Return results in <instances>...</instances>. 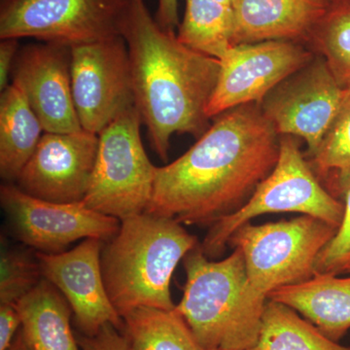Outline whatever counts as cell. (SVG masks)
<instances>
[{
    "label": "cell",
    "mask_w": 350,
    "mask_h": 350,
    "mask_svg": "<svg viewBox=\"0 0 350 350\" xmlns=\"http://www.w3.org/2000/svg\"><path fill=\"white\" fill-rule=\"evenodd\" d=\"M280 148V135L259 103L227 110L186 153L157 167L145 213L211 227L250 199L275 169Z\"/></svg>",
    "instance_id": "cell-1"
},
{
    "label": "cell",
    "mask_w": 350,
    "mask_h": 350,
    "mask_svg": "<svg viewBox=\"0 0 350 350\" xmlns=\"http://www.w3.org/2000/svg\"><path fill=\"white\" fill-rule=\"evenodd\" d=\"M122 36L130 57L135 107L159 158H169L174 133L200 138L221 63L180 42L152 17L145 0H129Z\"/></svg>",
    "instance_id": "cell-2"
},
{
    "label": "cell",
    "mask_w": 350,
    "mask_h": 350,
    "mask_svg": "<svg viewBox=\"0 0 350 350\" xmlns=\"http://www.w3.org/2000/svg\"><path fill=\"white\" fill-rule=\"evenodd\" d=\"M337 232L320 219L301 215L262 225L250 222L232 234L228 246L243 252L246 273L237 310L234 350H252L269 294L310 280L320 252Z\"/></svg>",
    "instance_id": "cell-3"
},
{
    "label": "cell",
    "mask_w": 350,
    "mask_h": 350,
    "mask_svg": "<svg viewBox=\"0 0 350 350\" xmlns=\"http://www.w3.org/2000/svg\"><path fill=\"white\" fill-rule=\"evenodd\" d=\"M183 225L144 213L121 220L103 243L100 262L108 297L120 317L139 306L172 310L170 280L177 265L199 245Z\"/></svg>",
    "instance_id": "cell-4"
},
{
    "label": "cell",
    "mask_w": 350,
    "mask_h": 350,
    "mask_svg": "<svg viewBox=\"0 0 350 350\" xmlns=\"http://www.w3.org/2000/svg\"><path fill=\"white\" fill-rule=\"evenodd\" d=\"M344 211V202L333 197L317 179L301 150L299 138L282 135L275 169L239 211L209 227L200 247L209 259L221 256L239 228L264 214L301 213L338 230Z\"/></svg>",
    "instance_id": "cell-5"
},
{
    "label": "cell",
    "mask_w": 350,
    "mask_h": 350,
    "mask_svg": "<svg viewBox=\"0 0 350 350\" xmlns=\"http://www.w3.org/2000/svg\"><path fill=\"white\" fill-rule=\"evenodd\" d=\"M142 124L133 107L98 135L93 175L82 202L92 211L121 221L148 208L157 167L142 144Z\"/></svg>",
    "instance_id": "cell-6"
},
{
    "label": "cell",
    "mask_w": 350,
    "mask_h": 350,
    "mask_svg": "<svg viewBox=\"0 0 350 350\" xmlns=\"http://www.w3.org/2000/svg\"><path fill=\"white\" fill-rule=\"evenodd\" d=\"M186 280L176 310L204 350H234L237 310L245 282V262L239 248L221 261L204 254L200 244L183 259Z\"/></svg>",
    "instance_id": "cell-7"
},
{
    "label": "cell",
    "mask_w": 350,
    "mask_h": 350,
    "mask_svg": "<svg viewBox=\"0 0 350 350\" xmlns=\"http://www.w3.org/2000/svg\"><path fill=\"white\" fill-rule=\"evenodd\" d=\"M129 0H6L0 38H32L69 47L122 36Z\"/></svg>",
    "instance_id": "cell-8"
},
{
    "label": "cell",
    "mask_w": 350,
    "mask_h": 350,
    "mask_svg": "<svg viewBox=\"0 0 350 350\" xmlns=\"http://www.w3.org/2000/svg\"><path fill=\"white\" fill-rule=\"evenodd\" d=\"M71 89L83 130L101 131L135 107L128 47L123 36L70 47Z\"/></svg>",
    "instance_id": "cell-9"
},
{
    "label": "cell",
    "mask_w": 350,
    "mask_h": 350,
    "mask_svg": "<svg viewBox=\"0 0 350 350\" xmlns=\"http://www.w3.org/2000/svg\"><path fill=\"white\" fill-rule=\"evenodd\" d=\"M0 204L16 238L36 252L57 254L87 239L107 243L121 221L96 213L83 202L59 204L25 194L16 184L0 188Z\"/></svg>",
    "instance_id": "cell-10"
},
{
    "label": "cell",
    "mask_w": 350,
    "mask_h": 350,
    "mask_svg": "<svg viewBox=\"0 0 350 350\" xmlns=\"http://www.w3.org/2000/svg\"><path fill=\"white\" fill-rule=\"evenodd\" d=\"M338 84L324 57L312 61L273 88L259 103L276 133L305 140L306 158L319 148L342 100Z\"/></svg>",
    "instance_id": "cell-11"
},
{
    "label": "cell",
    "mask_w": 350,
    "mask_h": 350,
    "mask_svg": "<svg viewBox=\"0 0 350 350\" xmlns=\"http://www.w3.org/2000/svg\"><path fill=\"white\" fill-rule=\"evenodd\" d=\"M314 53L298 41L271 40L234 46L221 59L220 75L207 116L260 103L288 76L312 61Z\"/></svg>",
    "instance_id": "cell-12"
},
{
    "label": "cell",
    "mask_w": 350,
    "mask_h": 350,
    "mask_svg": "<svg viewBox=\"0 0 350 350\" xmlns=\"http://www.w3.org/2000/svg\"><path fill=\"white\" fill-rule=\"evenodd\" d=\"M98 135L85 130L43 133L15 182L25 194L59 204L82 202L89 189Z\"/></svg>",
    "instance_id": "cell-13"
},
{
    "label": "cell",
    "mask_w": 350,
    "mask_h": 350,
    "mask_svg": "<svg viewBox=\"0 0 350 350\" xmlns=\"http://www.w3.org/2000/svg\"><path fill=\"white\" fill-rule=\"evenodd\" d=\"M103 243L87 239L73 250L57 254L36 252L42 278L63 295L84 336L94 335L107 324L123 329V319L113 306L103 282Z\"/></svg>",
    "instance_id": "cell-14"
},
{
    "label": "cell",
    "mask_w": 350,
    "mask_h": 350,
    "mask_svg": "<svg viewBox=\"0 0 350 350\" xmlns=\"http://www.w3.org/2000/svg\"><path fill=\"white\" fill-rule=\"evenodd\" d=\"M70 47L45 42L18 53L12 77L40 120L44 133L83 130L71 89Z\"/></svg>",
    "instance_id": "cell-15"
},
{
    "label": "cell",
    "mask_w": 350,
    "mask_h": 350,
    "mask_svg": "<svg viewBox=\"0 0 350 350\" xmlns=\"http://www.w3.org/2000/svg\"><path fill=\"white\" fill-rule=\"evenodd\" d=\"M330 0H232L234 46L271 40L306 44Z\"/></svg>",
    "instance_id": "cell-16"
},
{
    "label": "cell",
    "mask_w": 350,
    "mask_h": 350,
    "mask_svg": "<svg viewBox=\"0 0 350 350\" xmlns=\"http://www.w3.org/2000/svg\"><path fill=\"white\" fill-rule=\"evenodd\" d=\"M269 300L293 308L335 342L350 329V276L317 273L306 282L278 288Z\"/></svg>",
    "instance_id": "cell-17"
},
{
    "label": "cell",
    "mask_w": 350,
    "mask_h": 350,
    "mask_svg": "<svg viewBox=\"0 0 350 350\" xmlns=\"http://www.w3.org/2000/svg\"><path fill=\"white\" fill-rule=\"evenodd\" d=\"M44 130L27 96L16 83L0 98V176L15 183L40 142Z\"/></svg>",
    "instance_id": "cell-18"
},
{
    "label": "cell",
    "mask_w": 350,
    "mask_h": 350,
    "mask_svg": "<svg viewBox=\"0 0 350 350\" xmlns=\"http://www.w3.org/2000/svg\"><path fill=\"white\" fill-rule=\"evenodd\" d=\"M31 350H79L70 325L72 310L56 287L41 280L17 304Z\"/></svg>",
    "instance_id": "cell-19"
},
{
    "label": "cell",
    "mask_w": 350,
    "mask_h": 350,
    "mask_svg": "<svg viewBox=\"0 0 350 350\" xmlns=\"http://www.w3.org/2000/svg\"><path fill=\"white\" fill-rule=\"evenodd\" d=\"M122 319L123 335L133 350H204L176 308L139 306Z\"/></svg>",
    "instance_id": "cell-20"
},
{
    "label": "cell",
    "mask_w": 350,
    "mask_h": 350,
    "mask_svg": "<svg viewBox=\"0 0 350 350\" xmlns=\"http://www.w3.org/2000/svg\"><path fill=\"white\" fill-rule=\"evenodd\" d=\"M185 13L176 36L191 49L221 59L234 46L231 6L216 0H185Z\"/></svg>",
    "instance_id": "cell-21"
},
{
    "label": "cell",
    "mask_w": 350,
    "mask_h": 350,
    "mask_svg": "<svg viewBox=\"0 0 350 350\" xmlns=\"http://www.w3.org/2000/svg\"><path fill=\"white\" fill-rule=\"evenodd\" d=\"M252 350H350V347L326 337L290 306L269 300Z\"/></svg>",
    "instance_id": "cell-22"
},
{
    "label": "cell",
    "mask_w": 350,
    "mask_h": 350,
    "mask_svg": "<svg viewBox=\"0 0 350 350\" xmlns=\"http://www.w3.org/2000/svg\"><path fill=\"white\" fill-rule=\"evenodd\" d=\"M306 159L323 187L342 202L350 184V86L344 88L338 111L319 148Z\"/></svg>",
    "instance_id": "cell-23"
},
{
    "label": "cell",
    "mask_w": 350,
    "mask_h": 350,
    "mask_svg": "<svg viewBox=\"0 0 350 350\" xmlns=\"http://www.w3.org/2000/svg\"><path fill=\"white\" fill-rule=\"evenodd\" d=\"M306 46L324 57L340 86H350V0H330Z\"/></svg>",
    "instance_id": "cell-24"
},
{
    "label": "cell",
    "mask_w": 350,
    "mask_h": 350,
    "mask_svg": "<svg viewBox=\"0 0 350 350\" xmlns=\"http://www.w3.org/2000/svg\"><path fill=\"white\" fill-rule=\"evenodd\" d=\"M43 280L36 254L2 243L0 252V304L17 305Z\"/></svg>",
    "instance_id": "cell-25"
},
{
    "label": "cell",
    "mask_w": 350,
    "mask_h": 350,
    "mask_svg": "<svg viewBox=\"0 0 350 350\" xmlns=\"http://www.w3.org/2000/svg\"><path fill=\"white\" fill-rule=\"evenodd\" d=\"M344 217L330 243L327 244L317 258L315 269L319 273L338 275L350 269V184L342 200Z\"/></svg>",
    "instance_id": "cell-26"
},
{
    "label": "cell",
    "mask_w": 350,
    "mask_h": 350,
    "mask_svg": "<svg viewBox=\"0 0 350 350\" xmlns=\"http://www.w3.org/2000/svg\"><path fill=\"white\" fill-rule=\"evenodd\" d=\"M81 350H133L125 336L112 324L101 327L93 336H84L78 338Z\"/></svg>",
    "instance_id": "cell-27"
},
{
    "label": "cell",
    "mask_w": 350,
    "mask_h": 350,
    "mask_svg": "<svg viewBox=\"0 0 350 350\" xmlns=\"http://www.w3.org/2000/svg\"><path fill=\"white\" fill-rule=\"evenodd\" d=\"M22 326L19 310L14 304H0V350H8Z\"/></svg>",
    "instance_id": "cell-28"
},
{
    "label": "cell",
    "mask_w": 350,
    "mask_h": 350,
    "mask_svg": "<svg viewBox=\"0 0 350 350\" xmlns=\"http://www.w3.org/2000/svg\"><path fill=\"white\" fill-rule=\"evenodd\" d=\"M19 39H2L0 43V90L3 92L8 85L9 76L19 53Z\"/></svg>",
    "instance_id": "cell-29"
},
{
    "label": "cell",
    "mask_w": 350,
    "mask_h": 350,
    "mask_svg": "<svg viewBox=\"0 0 350 350\" xmlns=\"http://www.w3.org/2000/svg\"><path fill=\"white\" fill-rule=\"evenodd\" d=\"M155 19L163 29L174 31L178 27V0H158Z\"/></svg>",
    "instance_id": "cell-30"
},
{
    "label": "cell",
    "mask_w": 350,
    "mask_h": 350,
    "mask_svg": "<svg viewBox=\"0 0 350 350\" xmlns=\"http://www.w3.org/2000/svg\"><path fill=\"white\" fill-rule=\"evenodd\" d=\"M8 350H31L29 342L25 340L24 333H23L22 330L17 334L13 344L11 345L10 349Z\"/></svg>",
    "instance_id": "cell-31"
},
{
    "label": "cell",
    "mask_w": 350,
    "mask_h": 350,
    "mask_svg": "<svg viewBox=\"0 0 350 350\" xmlns=\"http://www.w3.org/2000/svg\"><path fill=\"white\" fill-rule=\"evenodd\" d=\"M216 1L220 2V3L226 4V5L231 6L232 0H216Z\"/></svg>",
    "instance_id": "cell-32"
},
{
    "label": "cell",
    "mask_w": 350,
    "mask_h": 350,
    "mask_svg": "<svg viewBox=\"0 0 350 350\" xmlns=\"http://www.w3.org/2000/svg\"><path fill=\"white\" fill-rule=\"evenodd\" d=\"M349 273H350V269H349Z\"/></svg>",
    "instance_id": "cell-33"
}]
</instances>
